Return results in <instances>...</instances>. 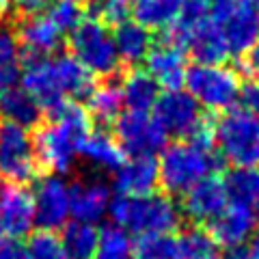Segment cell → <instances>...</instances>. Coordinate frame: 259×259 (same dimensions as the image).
Wrapping results in <instances>:
<instances>
[{"instance_id": "1", "label": "cell", "mask_w": 259, "mask_h": 259, "mask_svg": "<svg viewBox=\"0 0 259 259\" xmlns=\"http://www.w3.org/2000/svg\"><path fill=\"white\" fill-rule=\"evenodd\" d=\"M93 130L84 104L63 100L44 112V121L32 130L37 162L44 175H69L76 171L80 147Z\"/></svg>"}, {"instance_id": "2", "label": "cell", "mask_w": 259, "mask_h": 259, "mask_svg": "<svg viewBox=\"0 0 259 259\" xmlns=\"http://www.w3.org/2000/svg\"><path fill=\"white\" fill-rule=\"evenodd\" d=\"M108 214L112 225L139 238L149 233H173L184 223L177 203L164 192H153L145 197L117 194L110 199Z\"/></svg>"}, {"instance_id": "3", "label": "cell", "mask_w": 259, "mask_h": 259, "mask_svg": "<svg viewBox=\"0 0 259 259\" xmlns=\"http://www.w3.org/2000/svg\"><path fill=\"white\" fill-rule=\"evenodd\" d=\"M160 166V188L168 197L182 194L201 182L203 177L218 175L225 162L216 151H203L188 141H175L168 145L158 162Z\"/></svg>"}, {"instance_id": "4", "label": "cell", "mask_w": 259, "mask_h": 259, "mask_svg": "<svg viewBox=\"0 0 259 259\" xmlns=\"http://www.w3.org/2000/svg\"><path fill=\"white\" fill-rule=\"evenodd\" d=\"M216 153L225 164L257 166L259 164V117L244 108H231L216 115L214 121Z\"/></svg>"}, {"instance_id": "5", "label": "cell", "mask_w": 259, "mask_h": 259, "mask_svg": "<svg viewBox=\"0 0 259 259\" xmlns=\"http://www.w3.org/2000/svg\"><path fill=\"white\" fill-rule=\"evenodd\" d=\"M184 84L203 110L225 112L236 108L244 78L236 67L197 63L192 67H186Z\"/></svg>"}, {"instance_id": "6", "label": "cell", "mask_w": 259, "mask_h": 259, "mask_svg": "<svg viewBox=\"0 0 259 259\" xmlns=\"http://www.w3.org/2000/svg\"><path fill=\"white\" fill-rule=\"evenodd\" d=\"M65 48L87 71H91L100 78H106L125 69L119 61L110 28L91 18H84L69 32Z\"/></svg>"}, {"instance_id": "7", "label": "cell", "mask_w": 259, "mask_h": 259, "mask_svg": "<svg viewBox=\"0 0 259 259\" xmlns=\"http://www.w3.org/2000/svg\"><path fill=\"white\" fill-rule=\"evenodd\" d=\"M41 175L30 130L0 119V180L13 186H28Z\"/></svg>"}, {"instance_id": "8", "label": "cell", "mask_w": 259, "mask_h": 259, "mask_svg": "<svg viewBox=\"0 0 259 259\" xmlns=\"http://www.w3.org/2000/svg\"><path fill=\"white\" fill-rule=\"evenodd\" d=\"M207 15L218 24L229 46V54L242 61L259 39V13L250 0H212Z\"/></svg>"}, {"instance_id": "9", "label": "cell", "mask_w": 259, "mask_h": 259, "mask_svg": "<svg viewBox=\"0 0 259 259\" xmlns=\"http://www.w3.org/2000/svg\"><path fill=\"white\" fill-rule=\"evenodd\" d=\"M209 112L199 106V102L188 91H164L160 93L156 106H153V119L158 121L166 139L188 141L197 130L203 125Z\"/></svg>"}, {"instance_id": "10", "label": "cell", "mask_w": 259, "mask_h": 259, "mask_svg": "<svg viewBox=\"0 0 259 259\" xmlns=\"http://www.w3.org/2000/svg\"><path fill=\"white\" fill-rule=\"evenodd\" d=\"M110 134L115 136L119 147L125 151V156L141 158V156H153L166 147V134L162 132L158 121L149 117L147 112H121L112 121Z\"/></svg>"}, {"instance_id": "11", "label": "cell", "mask_w": 259, "mask_h": 259, "mask_svg": "<svg viewBox=\"0 0 259 259\" xmlns=\"http://www.w3.org/2000/svg\"><path fill=\"white\" fill-rule=\"evenodd\" d=\"M227 205H229V197H227L221 175L203 177L201 182L190 186L180 197V203H177L184 223L203 225V227L216 221L225 212Z\"/></svg>"}, {"instance_id": "12", "label": "cell", "mask_w": 259, "mask_h": 259, "mask_svg": "<svg viewBox=\"0 0 259 259\" xmlns=\"http://www.w3.org/2000/svg\"><path fill=\"white\" fill-rule=\"evenodd\" d=\"M11 22L20 41V63L48 59L65 50L67 39L48 15H32L20 20L11 18Z\"/></svg>"}, {"instance_id": "13", "label": "cell", "mask_w": 259, "mask_h": 259, "mask_svg": "<svg viewBox=\"0 0 259 259\" xmlns=\"http://www.w3.org/2000/svg\"><path fill=\"white\" fill-rule=\"evenodd\" d=\"M35 225L39 231L63 229L69 221V186L59 175H41L32 190Z\"/></svg>"}, {"instance_id": "14", "label": "cell", "mask_w": 259, "mask_h": 259, "mask_svg": "<svg viewBox=\"0 0 259 259\" xmlns=\"http://www.w3.org/2000/svg\"><path fill=\"white\" fill-rule=\"evenodd\" d=\"M110 186L97 175L78 173L69 184V212L80 223H97L108 214Z\"/></svg>"}, {"instance_id": "15", "label": "cell", "mask_w": 259, "mask_h": 259, "mask_svg": "<svg viewBox=\"0 0 259 259\" xmlns=\"http://www.w3.org/2000/svg\"><path fill=\"white\" fill-rule=\"evenodd\" d=\"M0 221L5 233L11 238L30 236L35 227V205H32V192L26 186L5 184L0 188Z\"/></svg>"}, {"instance_id": "16", "label": "cell", "mask_w": 259, "mask_h": 259, "mask_svg": "<svg viewBox=\"0 0 259 259\" xmlns=\"http://www.w3.org/2000/svg\"><path fill=\"white\" fill-rule=\"evenodd\" d=\"M125 74H127V67L112 76L102 78L100 82H95L91 95L84 102V108L91 115L93 127L110 130L112 121L123 112V91H121V84H123Z\"/></svg>"}, {"instance_id": "17", "label": "cell", "mask_w": 259, "mask_h": 259, "mask_svg": "<svg viewBox=\"0 0 259 259\" xmlns=\"http://www.w3.org/2000/svg\"><path fill=\"white\" fill-rule=\"evenodd\" d=\"M112 186L125 197H145L160 190V166L153 156L125 160L119 171L112 173Z\"/></svg>"}, {"instance_id": "18", "label": "cell", "mask_w": 259, "mask_h": 259, "mask_svg": "<svg viewBox=\"0 0 259 259\" xmlns=\"http://www.w3.org/2000/svg\"><path fill=\"white\" fill-rule=\"evenodd\" d=\"M209 233L221 246H238L246 244L248 238H253L257 231V214L253 205H238L231 203L225 207V212L207 225Z\"/></svg>"}, {"instance_id": "19", "label": "cell", "mask_w": 259, "mask_h": 259, "mask_svg": "<svg viewBox=\"0 0 259 259\" xmlns=\"http://www.w3.org/2000/svg\"><path fill=\"white\" fill-rule=\"evenodd\" d=\"M145 71L166 91H177L184 84L186 76V52L162 41H153L151 50L145 56Z\"/></svg>"}, {"instance_id": "20", "label": "cell", "mask_w": 259, "mask_h": 259, "mask_svg": "<svg viewBox=\"0 0 259 259\" xmlns=\"http://www.w3.org/2000/svg\"><path fill=\"white\" fill-rule=\"evenodd\" d=\"M186 52L201 65H223L231 56L221 26L209 20V15L192 28Z\"/></svg>"}, {"instance_id": "21", "label": "cell", "mask_w": 259, "mask_h": 259, "mask_svg": "<svg viewBox=\"0 0 259 259\" xmlns=\"http://www.w3.org/2000/svg\"><path fill=\"white\" fill-rule=\"evenodd\" d=\"M80 156L100 173H115L127 160L125 151L119 147V143L110 134V130H102V127L91 130V134L87 136L82 147H80Z\"/></svg>"}, {"instance_id": "22", "label": "cell", "mask_w": 259, "mask_h": 259, "mask_svg": "<svg viewBox=\"0 0 259 259\" xmlns=\"http://www.w3.org/2000/svg\"><path fill=\"white\" fill-rule=\"evenodd\" d=\"M112 39H115L119 61L127 69L139 67V65L145 61L147 52L151 50L153 41H156L151 35V30H147L145 26H141L139 22H132V20H125L123 24L115 26Z\"/></svg>"}, {"instance_id": "23", "label": "cell", "mask_w": 259, "mask_h": 259, "mask_svg": "<svg viewBox=\"0 0 259 259\" xmlns=\"http://www.w3.org/2000/svg\"><path fill=\"white\" fill-rule=\"evenodd\" d=\"M0 119L26 130H37L44 121V110L22 87H9L0 91Z\"/></svg>"}, {"instance_id": "24", "label": "cell", "mask_w": 259, "mask_h": 259, "mask_svg": "<svg viewBox=\"0 0 259 259\" xmlns=\"http://www.w3.org/2000/svg\"><path fill=\"white\" fill-rule=\"evenodd\" d=\"M121 91H123V106H127V110L147 112L156 106L160 97V84L143 67H134L127 69Z\"/></svg>"}, {"instance_id": "25", "label": "cell", "mask_w": 259, "mask_h": 259, "mask_svg": "<svg viewBox=\"0 0 259 259\" xmlns=\"http://www.w3.org/2000/svg\"><path fill=\"white\" fill-rule=\"evenodd\" d=\"M180 259H221L223 246L214 240L207 227L182 223L177 236Z\"/></svg>"}, {"instance_id": "26", "label": "cell", "mask_w": 259, "mask_h": 259, "mask_svg": "<svg viewBox=\"0 0 259 259\" xmlns=\"http://www.w3.org/2000/svg\"><path fill=\"white\" fill-rule=\"evenodd\" d=\"M61 246L67 259H93L97 250L100 231L91 223H67L61 229Z\"/></svg>"}, {"instance_id": "27", "label": "cell", "mask_w": 259, "mask_h": 259, "mask_svg": "<svg viewBox=\"0 0 259 259\" xmlns=\"http://www.w3.org/2000/svg\"><path fill=\"white\" fill-rule=\"evenodd\" d=\"M182 7L184 0H136L132 13L141 26L160 32L180 18Z\"/></svg>"}, {"instance_id": "28", "label": "cell", "mask_w": 259, "mask_h": 259, "mask_svg": "<svg viewBox=\"0 0 259 259\" xmlns=\"http://www.w3.org/2000/svg\"><path fill=\"white\" fill-rule=\"evenodd\" d=\"M20 67V41L11 18H5L0 22V91L15 87L22 71Z\"/></svg>"}, {"instance_id": "29", "label": "cell", "mask_w": 259, "mask_h": 259, "mask_svg": "<svg viewBox=\"0 0 259 259\" xmlns=\"http://www.w3.org/2000/svg\"><path fill=\"white\" fill-rule=\"evenodd\" d=\"M223 184L231 203L253 205L259 197V166H233Z\"/></svg>"}, {"instance_id": "30", "label": "cell", "mask_w": 259, "mask_h": 259, "mask_svg": "<svg viewBox=\"0 0 259 259\" xmlns=\"http://www.w3.org/2000/svg\"><path fill=\"white\" fill-rule=\"evenodd\" d=\"M134 242L125 229L117 225H104L100 229V240H97V250L93 259H132Z\"/></svg>"}, {"instance_id": "31", "label": "cell", "mask_w": 259, "mask_h": 259, "mask_svg": "<svg viewBox=\"0 0 259 259\" xmlns=\"http://www.w3.org/2000/svg\"><path fill=\"white\" fill-rule=\"evenodd\" d=\"M134 259H180L177 238L173 233H149L141 236L132 246Z\"/></svg>"}, {"instance_id": "32", "label": "cell", "mask_w": 259, "mask_h": 259, "mask_svg": "<svg viewBox=\"0 0 259 259\" xmlns=\"http://www.w3.org/2000/svg\"><path fill=\"white\" fill-rule=\"evenodd\" d=\"M84 15L95 22L104 24V26H119L125 20H130L132 7L130 0H84Z\"/></svg>"}, {"instance_id": "33", "label": "cell", "mask_w": 259, "mask_h": 259, "mask_svg": "<svg viewBox=\"0 0 259 259\" xmlns=\"http://www.w3.org/2000/svg\"><path fill=\"white\" fill-rule=\"evenodd\" d=\"M46 15L63 35H69L84 20V5L80 0H50Z\"/></svg>"}, {"instance_id": "34", "label": "cell", "mask_w": 259, "mask_h": 259, "mask_svg": "<svg viewBox=\"0 0 259 259\" xmlns=\"http://www.w3.org/2000/svg\"><path fill=\"white\" fill-rule=\"evenodd\" d=\"M26 253H28V259H67L63 246H61V240L54 231L30 233Z\"/></svg>"}, {"instance_id": "35", "label": "cell", "mask_w": 259, "mask_h": 259, "mask_svg": "<svg viewBox=\"0 0 259 259\" xmlns=\"http://www.w3.org/2000/svg\"><path fill=\"white\" fill-rule=\"evenodd\" d=\"M50 0H11V18L20 20V18H32V15H41Z\"/></svg>"}, {"instance_id": "36", "label": "cell", "mask_w": 259, "mask_h": 259, "mask_svg": "<svg viewBox=\"0 0 259 259\" xmlns=\"http://www.w3.org/2000/svg\"><path fill=\"white\" fill-rule=\"evenodd\" d=\"M236 69L242 74V78H255L259 76V39L255 41V46L250 48V52L244 56L242 61H236Z\"/></svg>"}, {"instance_id": "37", "label": "cell", "mask_w": 259, "mask_h": 259, "mask_svg": "<svg viewBox=\"0 0 259 259\" xmlns=\"http://www.w3.org/2000/svg\"><path fill=\"white\" fill-rule=\"evenodd\" d=\"M0 259H28L26 244L18 238H9L0 242Z\"/></svg>"}, {"instance_id": "38", "label": "cell", "mask_w": 259, "mask_h": 259, "mask_svg": "<svg viewBox=\"0 0 259 259\" xmlns=\"http://www.w3.org/2000/svg\"><path fill=\"white\" fill-rule=\"evenodd\" d=\"M221 259H253L248 244H238V246H227L223 250Z\"/></svg>"}, {"instance_id": "39", "label": "cell", "mask_w": 259, "mask_h": 259, "mask_svg": "<svg viewBox=\"0 0 259 259\" xmlns=\"http://www.w3.org/2000/svg\"><path fill=\"white\" fill-rule=\"evenodd\" d=\"M250 253H253V259H259V229L253 233V244H250Z\"/></svg>"}, {"instance_id": "40", "label": "cell", "mask_w": 259, "mask_h": 259, "mask_svg": "<svg viewBox=\"0 0 259 259\" xmlns=\"http://www.w3.org/2000/svg\"><path fill=\"white\" fill-rule=\"evenodd\" d=\"M5 240V227H3V221H0V242Z\"/></svg>"}, {"instance_id": "41", "label": "cell", "mask_w": 259, "mask_h": 259, "mask_svg": "<svg viewBox=\"0 0 259 259\" xmlns=\"http://www.w3.org/2000/svg\"><path fill=\"white\" fill-rule=\"evenodd\" d=\"M253 205H255V207H253V209H255V214H257V218H259V197H257V201H255Z\"/></svg>"}, {"instance_id": "42", "label": "cell", "mask_w": 259, "mask_h": 259, "mask_svg": "<svg viewBox=\"0 0 259 259\" xmlns=\"http://www.w3.org/2000/svg\"><path fill=\"white\" fill-rule=\"evenodd\" d=\"M250 5H253V7H255V11L259 13V0H250Z\"/></svg>"}, {"instance_id": "43", "label": "cell", "mask_w": 259, "mask_h": 259, "mask_svg": "<svg viewBox=\"0 0 259 259\" xmlns=\"http://www.w3.org/2000/svg\"><path fill=\"white\" fill-rule=\"evenodd\" d=\"M80 3H84V0H80Z\"/></svg>"}, {"instance_id": "44", "label": "cell", "mask_w": 259, "mask_h": 259, "mask_svg": "<svg viewBox=\"0 0 259 259\" xmlns=\"http://www.w3.org/2000/svg\"><path fill=\"white\" fill-rule=\"evenodd\" d=\"M130 3H132V0H130Z\"/></svg>"}]
</instances>
